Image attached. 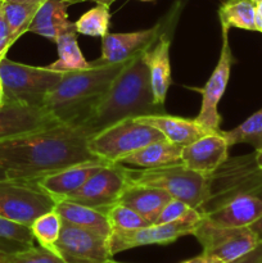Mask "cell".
<instances>
[{
    "mask_svg": "<svg viewBox=\"0 0 262 263\" xmlns=\"http://www.w3.org/2000/svg\"><path fill=\"white\" fill-rule=\"evenodd\" d=\"M69 3L66 0H46L39 7L28 32L40 35L55 43L59 33L71 23L68 18Z\"/></svg>",
    "mask_w": 262,
    "mask_h": 263,
    "instance_id": "cb8c5ba5",
    "label": "cell"
},
{
    "mask_svg": "<svg viewBox=\"0 0 262 263\" xmlns=\"http://www.w3.org/2000/svg\"><path fill=\"white\" fill-rule=\"evenodd\" d=\"M172 199L171 195L159 187L131 182L123 190L118 203L133 208L151 223L156 222L162 208Z\"/></svg>",
    "mask_w": 262,
    "mask_h": 263,
    "instance_id": "44dd1931",
    "label": "cell"
},
{
    "mask_svg": "<svg viewBox=\"0 0 262 263\" xmlns=\"http://www.w3.org/2000/svg\"><path fill=\"white\" fill-rule=\"evenodd\" d=\"M136 120L153 126L163 135L166 140L180 146L188 145L210 133H216V131L205 128L195 118L190 120V118L170 116L166 113L144 116V117H139Z\"/></svg>",
    "mask_w": 262,
    "mask_h": 263,
    "instance_id": "ffe728a7",
    "label": "cell"
},
{
    "mask_svg": "<svg viewBox=\"0 0 262 263\" xmlns=\"http://www.w3.org/2000/svg\"><path fill=\"white\" fill-rule=\"evenodd\" d=\"M228 263H262V241H259L256 248L252 249L246 256Z\"/></svg>",
    "mask_w": 262,
    "mask_h": 263,
    "instance_id": "d590c367",
    "label": "cell"
},
{
    "mask_svg": "<svg viewBox=\"0 0 262 263\" xmlns=\"http://www.w3.org/2000/svg\"><path fill=\"white\" fill-rule=\"evenodd\" d=\"M5 179V176H4V174H3L2 171H0V180H4Z\"/></svg>",
    "mask_w": 262,
    "mask_h": 263,
    "instance_id": "c3c4849f",
    "label": "cell"
},
{
    "mask_svg": "<svg viewBox=\"0 0 262 263\" xmlns=\"http://www.w3.org/2000/svg\"><path fill=\"white\" fill-rule=\"evenodd\" d=\"M234 55L229 43V31H222V46L215 69L211 73L204 86L198 91L202 94L200 109L195 120L211 131H221V116L218 113V103L225 94L230 79Z\"/></svg>",
    "mask_w": 262,
    "mask_h": 263,
    "instance_id": "4fadbf2b",
    "label": "cell"
},
{
    "mask_svg": "<svg viewBox=\"0 0 262 263\" xmlns=\"http://www.w3.org/2000/svg\"><path fill=\"white\" fill-rule=\"evenodd\" d=\"M54 210L61 216L63 223L94 231V233L109 238L110 225L107 213L103 211L89 207V205L69 202V200L57 202Z\"/></svg>",
    "mask_w": 262,
    "mask_h": 263,
    "instance_id": "7402d4cb",
    "label": "cell"
},
{
    "mask_svg": "<svg viewBox=\"0 0 262 263\" xmlns=\"http://www.w3.org/2000/svg\"><path fill=\"white\" fill-rule=\"evenodd\" d=\"M84 126L59 123L0 141V171L7 180L32 181L73 164L102 161L87 148Z\"/></svg>",
    "mask_w": 262,
    "mask_h": 263,
    "instance_id": "6da1fadb",
    "label": "cell"
},
{
    "mask_svg": "<svg viewBox=\"0 0 262 263\" xmlns=\"http://www.w3.org/2000/svg\"><path fill=\"white\" fill-rule=\"evenodd\" d=\"M202 246L203 254L228 263L254 249L259 239L251 228H225L202 217L192 234Z\"/></svg>",
    "mask_w": 262,
    "mask_h": 263,
    "instance_id": "ba28073f",
    "label": "cell"
},
{
    "mask_svg": "<svg viewBox=\"0 0 262 263\" xmlns=\"http://www.w3.org/2000/svg\"><path fill=\"white\" fill-rule=\"evenodd\" d=\"M35 246L30 226L14 222L0 216V251L7 254L20 253Z\"/></svg>",
    "mask_w": 262,
    "mask_h": 263,
    "instance_id": "4316f807",
    "label": "cell"
},
{
    "mask_svg": "<svg viewBox=\"0 0 262 263\" xmlns=\"http://www.w3.org/2000/svg\"><path fill=\"white\" fill-rule=\"evenodd\" d=\"M104 263H120V262H116V261H113L112 258H110V259H108V261L104 262Z\"/></svg>",
    "mask_w": 262,
    "mask_h": 263,
    "instance_id": "7dc6e473",
    "label": "cell"
},
{
    "mask_svg": "<svg viewBox=\"0 0 262 263\" xmlns=\"http://www.w3.org/2000/svg\"><path fill=\"white\" fill-rule=\"evenodd\" d=\"M141 2H151V0H141Z\"/></svg>",
    "mask_w": 262,
    "mask_h": 263,
    "instance_id": "681fc988",
    "label": "cell"
},
{
    "mask_svg": "<svg viewBox=\"0 0 262 263\" xmlns=\"http://www.w3.org/2000/svg\"><path fill=\"white\" fill-rule=\"evenodd\" d=\"M128 184L130 179L125 164L105 163L98 168L77 192L64 200L107 212L108 208L118 203Z\"/></svg>",
    "mask_w": 262,
    "mask_h": 263,
    "instance_id": "8fae6325",
    "label": "cell"
},
{
    "mask_svg": "<svg viewBox=\"0 0 262 263\" xmlns=\"http://www.w3.org/2000/svg\"><path fill=\"white\" fill-rule=\"evenodd\" d=\"M64 72L48 67L17 63L7 57L0 61V82L4 90V104L44 107L49 92L58 85Z\"/></svg>",
    "mask_w": 262,
    "mask_h": 263,
    "instance_id": "277c9868",
    "label": "cell"
},
{
    "mask_svg": "<svg viewBox=\"0 0 262 263\" xmlns=\"http://www.w3.org/2000/svg\"><path fill=\"white\" fill-rule=\"evenodd\" d=\"M45 107L7 103L0 107V141L59 125Z\"/></svg>",
    "mask_w": 262,
    "mask_h": 263,
    "instance_id": "9a60e30c",
    "label": "cell"
},
{
    "mask_svg": "<svg viewBox=\"0 0 262 263\" xmlns=\"http://www.w3.org/2000/svg\"><path fill=\"white\" fill-rule=\"evenodd\" d=\"M2 2H4V0H2Z\"/></svg>",
    "mask_w": 262,
    "mask_h": 263,
    "instance_id": "f5cc1de1",
    "label": "cell"
},
{
    "mask_svg": "<svg viewBox=\"0 0 262 263\" xmlns=\"http://www.w3.org/2000/svg\"><path fill=\"white\" fill-rule=\"evenodd\" d=\"M0 3H2V0H0Z\"/></svg>",
    "mask_w": 262,
    "mask_h": 263,
    "instance_id": "816d5d0a",
    "label": "cell"
},
{
    "mask_svg": "<svg viewBox=\"0 0 262 263\" xmlns=\"http://www.w3.org/2000/svg\"><path fill=\"white\" fill-rule=\"evenodd\" d=\"M254 158H256V163L258 168L262 171V149L259 151H254Z\"/></svg>",
    "mask_w": 262,
    "mask_h": 263,
    "instance_id": "ab89813d",
    "label": "cell"
},
{
    "mask_svg": "<svg viewBox=\"0 0 262 263\" xmlns=\"http://www.w3.org/2000/svg\"><path fill=\"white\" fill-rule=\"evenodd\" d=\"M202 216L218 226L249 228L262 217V197L256 194L238 195Z\"/></svg>",
    "mask_w": 262,
    "mask_h": 263,
    "instance_id": "ac0fdd59",
    "label": "cell"
},
{
    "mask_svg": "<svg viewBox=\"0 0 262 263\" xmlns=\"http://www.w3.org/2000/svg\"><path fill=\"white\" fill-rule=\"evenodd\" d=\"M10 2H20V3H28V4L41 5L43 3H45L46 0H10Z\"/></svg>",
    "mask_w": 262,
    "mask_h": 263,
    "instance_id": "b9f144b4",
    "label": "cell"
},
{
    "mask_svg": "<svg viewBox=\"0 0 262 263\" xmlns=\"http://www.w3.org/2000/svg\"><path fill=\"white\" fill-rule=\"evenodd\" d=\"M249 228L253 230V233L256 234L257 238L259 239V241H262V217L259 218L258 221H256V222L253 223V225H251Z\"/></svg>",
    "mask_w": 262,
    "mask_h": 263,
    "instance_id": "f35d334b",
    "label": "cell"
},
{
    "mask_svg": "<svg viewBox=\"0 0 262 263\" xmlns=\"http://www.w3.org/2000/svg\"><path fill=\"white\" fill-rule=\"evenodd\" d=\"M55 44L58 48V59L46 66L48 68L57 72H69L89 68L90 63L86 61L77 43V31L74 27V22L69 23L59 33Z\"/></svg>",
    "mask_w": 262,
    "mask_h": 263,
    "instance_id": "d4e9b609",
    "label": "cell"
},
{
    "mask_svg": "<svg viewBox=\"0 0 262 263\" xmlns=\"http://www.w3.org/2000/svg\"><path fill=\"white\" fill-rule=\"evenodd\" d=\"M94 3H97V5H103V7H107L109 8L116 0H92Z\"/></svg>",
    "mask_w": 262,
    "mask_h": 263,
    "instance_id": "60d3db41",
    "label": "cell"
},
{
    "mask_svg": "<svg viewBox=\"0 0 262 263\" xmlns=\"http://www.w3.org/2000/svg\"><path fill=\"white\" fill-rule=\"evenodd\" d=\"M243 194L262 197V171L257 166L254 153L228 158L211 175L210 198L198 211L204 215L221 203Z\"/></svg>",
    "mask_w": 262,
    "mask_h": 263,
    "instance_id": "52a82bcc",
    "label": "cell"
},
{
    "mask_svg": "<svg viewBox=\"0 0 262 263\" xmlns=\"http://www.w3.org/2000/svg\"><path fill=\"white\" fill-rule=\"evenodd\" d=\"M39 7L40 5L10 0L3 2V17L7 21L12 33L13 43H15L23 33L28 32V26L32 22Z\"/></svg>",
    "mask_w": 262,
    "mask_h": 263,
    "instance_id": "83f0119b",
    "label": "cell"
},
{
    "mask_svg": "<svg viewBox=\"0 0 262 263\" xmlns=\"http://www.w3.org/2000/svg\"><path fill=\"white\" fill-rule=\"evenodd\" d=\"M229 145L248 144L254 151L262 149V108L230 131H222Z\"/></svg>",
    "mask_w": 262,
    "mask_h": 263,
    "instance_id": "f546056e",
    "label": "cell"
},
{
    "mask_svg": "<svg viewBox=\"0 0 262 263\" xmlns=\"http://www.w3.org/2000/svg\"><path fill=\"white\" fill-rule=\"evenodd\" d=\"M181 263H221L220 261L215 258H211V257L205 256V254H199V256L194 257V258L186 259V261L181 262Z\"/></svg>",
    "mask_w": 262,
    "mask_h": 263,
    "instance_id": "8d00e7d4",
    "label": "cell"
},
{
    "mask_svg": "<svg viewBox=\"0 0 262 263\" xmlns=\"http://www.w3.org/2000/svg\"><path fill=\"white\" fill-rule=\"evenodd\" d=\"M181 9L180 3H176L166 17L159 20L153 27L145 28L133 32L109 33L102 37V55L95 61L90 62L91 66H104V64H116L128 61L138 54L148 50L162 35L167 26L172 21L179 18Z\"/></svg>",
    "mask_w": 262,
    "mask_h": 263,
    "instance_id": "30bf717a",
    "label": "cell"
},
{
    "mask_svg": "<svg viewBox=\"0 0 262 263\" xmlns=\"http://www.w3.org/2000/svg\"><path fill=\"white\" fill-rule=\"evenodd\" d=\"M144 53L126 63L86 121L84 127L90 136L120 121L164 113V105L154 102Z\"/></svg>",
    "mask_w": 262,
    "mask_h": 263,
    "instance_id": "7a4b0ae2",
    "label": "cell"
},
{
    "mask_svg": "<svg viewBox=\"0 0 262 263\" xmlns=\"http://www.w3.org/2000/svg\"><path fill=\"white\" fill-rule=\"evenodd\" d=\"M13 44L14 43H13L12 33L8 27L7 21L2 15V18H0V61L7 55V51L9 50Z\"/></svg>",
    "mask_w": 262,
    "mask_h": 263,
    "instance_id": "e575fe53",
    "label": "cell"
},
{
    "mask_svg": "<svg viewBox=\"0 0 262 263\" xmlns=\"http://www.w3.org/2000/svg\"><path fill=\"white\" fill-rule=\"evenodd\" d=\"M218 20L222 31L230 28L257 31L256 3L253 0H225L218 8Z\"/></svg>",
    "mask_w": 262,
    "mask_h": 263,
    "instance_id": "484cf974",
    "label": "cell"
},
{
    "mask_svg": "<svg viewBox=\"0 0 262 263\" xmlns=\"http://www.w3.org/2000/svg\"><path fill=\"white\" fill-rule=\"evenodd\" d=\"M202 213L197 212L190 217L169 223H151L145 228L128 231H110L108 238L112 256L144 246H166L182 236L192 235L195 226L202 220Z\"/></svg>",
    "mask_w": 262,
    "mask_h": 263,
    "instance_id": "7c38bea8",
    "label": "cell"
},
{
    "mask_svg": "<svg viewBox=\"0 0 262 263\" xmlns=\"http://www.w3.org/2000/svg\"><path fill=\"white\" fill-rule=\"evenodd\" d=\"M4 105V90H3L2 82H0V107Z\"/></svg>",
    "mask_w": 262,
    "mask_h": 263,
    "instance_id": "7bdbcfd3",
    "label": "cell"
},
{
    "mask_svg": "<svg viewBox=\"0 0 262 263\" xmlns=\"http://www.w3.org/2000/svg\"><path fill=\"white\" fill-rule=\"evenodd\" d=\"M256 3V27L258 32L262 33V0H257Z\"/></svg>",
    "mask_w": 262,
    "mask_h": 263,
    "instance_id": "74e56055",
    "label": "cell"
},
{
    "mask_svg": "<svg viewBox=\"0 0 262 263\" xmlns=\"http://www.w3.org/2000/svg\"><path fill=\"white\" fill-rule=\"evenodd\" d=\"M66 2L69 3V5H72V4H76V3L82 2V0H66Z\"/></svg>",
    "mask_w": 262,
    "mask_h": 263,
    "instance_id": "f6af8a7d",
    "label": "cell"
},
{
    "mask_svg": "<svg viewBox=\"0 0 262 263\" xmlns=\"http://www.w3.org/2000/svg\"><path fill=\"white\" fill-rule=\"evenodd\" d=\"M2 15H3V2L0 3V18H2Z\"/></svg>",
    "mask_w": 262,
    "mask_h": 263,
    "instance_id": "bcb514c9",
    "label": "cell"
},
{
    "mask_svg": "<svg viewBox=\"0 0 262 263\" xmlns=\"http://www.w3.org/2000/svg\"><path fill=\"white\" fill-rule=\"evenodd\" d=\"M57 254L64 263H104L112 258L107 236L63 223Z\"/></svg>",
    "mask_w": 262,
    "mask_h": 263,
    "instance_id": "5bb4252c",
    "label": "cell"
},
{
    "mask_svg": "<svg viewBox=\"0 0 262 263\" xmlns=\"http://www.w3.org/2000/svg\"><path fill=\"white\" fill-rule=\"evenodd\" d=\"M108 163L104 161H89L82 163L73 164V166L66 167L59 171L51 172V174L44 175L39 179L32 180L35 186L43 190L45 194L51 197L54 202H61L73 194L80 189L90 176L97 171L103 164Z\"/></svg>",
    "mask_w": 262,
    "mask_h": 263,
    "instance_id": "e0dca14e",
    "label": "cell"
},
{
    "mask_svg": "<svg viewBox=\"0 0 262 263\" xmlns=\"http://www.w3.org/2000/svg\"><path fill=\"white\" fill-rule=\"evenodd\" d=\"M128 61L64 72L44 107L61 123L84 126Z\"/></svg>",
    "mask_w": 262,
    "mask_h": 263,
    "instance_id": "3957f363",
    "label": "cell"
},
{
    "mask_svg": "<svg viewBox=\"0 0 262 263\" xmlns=\"http://www.w3.org/2000/svg\"><path fill=\"white\" fill-rule=\"evenodd\" d=\"M253 2H257V0H253Z\"/></svg>",
    "mask_w": 262,
    "mask_h": 263,
    "instance_id": "f907efd6",
    "label": "cell"
},
{
    "mask_svg": "<svg viewBox=\"0 0 262 263\" xmlns=\"http://www.w3.org/2000/svg\"><path fill=\"white\" fill-rule=\"evenodd\" d=\"M62 226L63 221L61 216L55 210H51L36 218L30 228L39 246L57 253V243L61 235Z\"/></svg>",
    "mask_w": 262,
    "mask_h": 263,
    "instance_id": "f1b7e54d",
    "label": "cell"
},
{
    "mask_svg": "<svg viewBox=\"0 0 262 263\" xmlns=\"http://www.w3.org/2000/svg\"><path fill=\"white\" fill-rule=\"evenodd\" d=\"M110 22L109 8L97 5L87 10L74 22L77 33L86 36H95V37H103L108 33Z\"/></svg>",
    "mask_w": 262,
    "mask_h": 263,
    "instance_id": "4dcf8cb0",
    "label": "cell"
},
{
    "mask_svg": "<svg viewBox=\"0 0 262 263\" xmlns=\"http://www.w3.org/2000/svg\"><path fill=\"white\" fill-rule=\"evenodd\" d=\"M127 175L131 182L159 187L197 210L210 198L211 176L189 170L182 163L158 168H127Z\"/></svg>",
    "mask_w": 262,
    "mask_h": 263,
    "instance_id": "5b68a950",
    "label": "cell"
},
{
    "mask_svg": "<svg viewBox=\"0 0 262 263\" xmlns=\"http://www.w3.org/2000/svg\"><path fill=\"white\" fill-rule=\"evenodd\" d=\"M163 139V135L153 126L136 118H128L90 136L87 148L102 161L120 163L128 154Z\"/></svg>",
    "mask_w": 262,
    "mask_h": 263,
    "instance_id": "8992f818",
    "label": "cell"
},
{
    "mask_svg": "<svg viewBox=\"0 0 262 263\" xmlns=\"http://www.w3.org/2000/svg\"><path fill=\"white\" fill-rule=\"evenodd\" d=\"M229 148L222 131L210 133L182 146L181 163L189 170L211 176L229 158Z\"/></svg>",
    "mask_w": 262,
    "mask_h": 263,
    "instance_id": "2e32d148",
    "label": "cell"
},
{
    "mask_svg": "<svg viewBox=\"0 0 262 263\" xmlns=\"http://www.w3.org/2000/svg\"><path fill=\"white\" fill-rule=\"evenodd\" d=\"M181 151L182 146L163 139L148 144L139 151L128 154L120 163L136 166L139 168H158V167L171 166V164L181 163Z\"/></svg>",
    "mask_w": 262,
    "mask_h": 263,
    "instance_id": "603a6c76",
    "label": "cell"
},
{
    "mask_svg": "<svg viewBox=\"0 0 262 263\" xmlns=\"http://www.w3.org/2000/svg\"><path fill=\"white\" fill-rule=\"evenodd\" d=\"M51 197L30 181L0 180V216L22 225L31 223L44 213L54 210Z\"/></svg>",
    "mask_w": 262,
    "mask_h": 263,
    "instance_id": "9c48e42d",
    "label": "cell"
},
{
    "mask_svg": "<svg viewBox=\"0 0 262 263\" xmlns=\"http://www.w3.org/2000/svg\"><path fill=\"white\" fill-rule=\"evenodd\" d=\"M197 212H199L197 208L190 207L188 203L172 198V199L162 208L161 213L158 215V217H157L156 222L154 223L174 222V221H179L182 220V218L190 217V216L195 215Z\"/></svg>",
    "mask_w": 262,
    "mask_h": 263,
    "instance_id": "836d02e7",
    "label": "cell"
},
{
    "mask_svg": "<svg viewBox=\"0 0 262 263\" xmlns=\"http://www.w3.org/2000/svg\"><path fill=\"white\" fill-rule=\"evenodd\" d=\"M8 256H9V254H7V253H4V252L0 251V263H4Z\"/></svg>",
    "mask_w": 262,
    "mask_h": 263,
    "instance_id": "ee69618b",
    "label": "cell"
},
{
    "mask_svg": "<svg viewBox=\"0 0 262 263\" xmlns=\"http://www.w3.org/2000/svg\"><path fill=\"white\" fill-rule=\"evenodd\" d=\"M105 213H107L108 221H109L110 231L136 230V229L151 225V222L145 220L143 216L122 203L113 204L112 207L108 208Z\"/></svg>",
    "mask_w": 262,
    "mask_h": 263,
    "instance_id": "1f68e13d",
    "label": "cell"
},
{
    "mask_svg": "<svg viewBox=\"0 0 262 263\" xmlns=\"http://www.w3.org/2000/svg\"><path fill=\"white\" fill-rule=\"evenodd\" d=\"M4 263H64L61 257L43 247L33 246L27 251L9 254Z\"/></svg>",
    "mask_w": 262,
    "mask_h": 263,
    "instance_id": "d6a6232c",
    "label": "cell"
},
{
    "mask_svg": "<svg viewBox=\"0 0 262 263\" xmlns=\"http://www.w3.org/2000/svg\"><path fill=\"white\" fill-rule=\"evenodd\" d=\"M175 21H172V22H175ZM171 23L162 32L158 40L144 53V59H145L149 71L152 92H153L154 102L158 105H164L167 91H169L172 81L171 57H170L172 37L170 35V31H171V28H174L175 25L171 26Z\"/></svg>",
    "mask_w": 262,
    "mask_h": 263,
    "instance_id": "d6986e66",
    "label": "cell"
}]
</instances>
